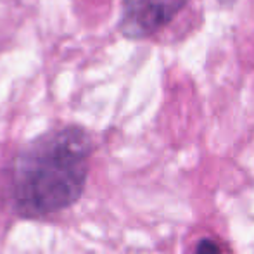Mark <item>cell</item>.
<instances>
[{
	"mask_svg": "<svg viewBox=\"0 0 254 254\" xmlns=\"http://www.w3.org/2000/svg\"><path fill=\"white\" fill-rule=\"evenodd\" d=\"M195 254H221V246L214 239L204 237L195 246Z\"/></svg>",
	"mask_w": 254,
	"mask_h": 254,
	"instance_id": "3",
	"label": "cell"
},
{
	"mask_svg": "<svg viewBox=\"0 0 254 254\" xmlns=\"http://www.w3.org/2000/svg\"><path fill=\"white\" fill-rule=\"evenodd\" d=\"M187 0H123L120 30L128 38H147L177 17Z\"/></svg>",
	"mask_w": 254,
	"mask_h": 254,
	"instance_id": "2",
	"label": "cell"
},
{
	"mask_svg": "<svg viewBox=\"0 0 254 254\" xmlns=\"http://www.w3.org/2000/svg\"><path fill=\"white\" fill-rule=\"evenodd\" d=\"M223 2H234V0H223Z\"/></svg>",
	"mask_w": 254,
	"mask_h": 254,
	"instance_id": "4",
	"label": "cell"
},
{
	"mask_svg": "<svg viewBox=\"0 0 254 254\" xmlns=\"http://www.w3.org/2000/svg\"><path fill=\"white\" fill-rule=\"evenodd\" d=\"M94 138L80 125H63L31 138L12 156L3 197L23 220H45L81 199L90 173Z\"/></svg>",
	"mask_w": 254,
	"mask_h": 254,
	"instance_id": "1",
	"label": "cell"
}]
</instances>
